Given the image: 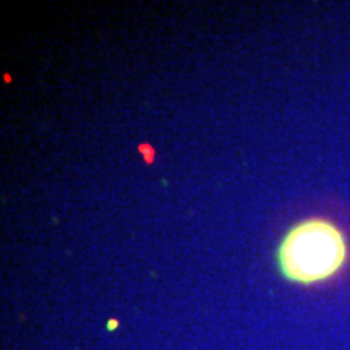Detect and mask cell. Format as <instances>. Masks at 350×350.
<instances>
[{"label":"cell","mask_w":350,"mask_h":350,"mask_svg":"<svg viewBox=\"0 0 350 350\" xmlns=\"http://www.w3.org/2000/svg\"><path fill=\"white\" fill-rule=\"evenodd\" d=\"M277 259L288 281L299 284L326 281L347 259L345 235L328 219H305L284 235Z\"/></svg>","instance_id":"obj_1"}]
</instances>
